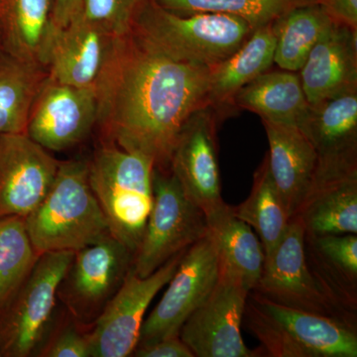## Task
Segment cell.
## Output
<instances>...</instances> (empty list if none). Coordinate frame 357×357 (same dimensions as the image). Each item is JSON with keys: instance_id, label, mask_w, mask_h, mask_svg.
<instances>
[{"instance_id": "obj_20", "label": "cell", "mask_w": 357, "mask_h": 357, "mask_svg": "<svg viewBox=\"0 0 357 357\" xmlns=\"http://www.w3.org/2000/svg\"><path fill=\"white\" fill-rule=\"evenodd\" d=\"M55 0H0V47L25 62L47 69L59 30Z\"/></svg>"}, {"instance_id": "obj_8", "label": "cell", "mask_w": 357, "mask_h": 357, "mask_svg": "<svg viewBox=\"0 0 357 357\" xmlns=\"http://www.w3.org/2000/svg\"><path fill=\"white\" fill-rule=\"evenodd\" d=\"M283 306L344 321L357 328V319L333 302L307 266L305 229L299 218H291L280 243L264 260L255 290Z\"/></svg>"}, {"instance_id": "obj_17", "label": "cell", "mask_w": 357, "mask_h": 357, "mask_svg": "<svg viewBox=\"0 0 357 357\" xmlns=\"http://www.w3.org/2000/svg\"><path fill=\"white\" fill-rule=\"evenodd\" d=\"M117 40L77 15L59 30L47 67L49 77L58 83L96 89Z\"/></svg>"}, {"instance_id": "obj_21", "label": "cell", "mask_w": 357, "mask_h": 357, "mask_svg": "<svg viewBox=\"0 0 357 357\" xmlns=\"http://www.w3.org/2000/svg\"><path fill=\"white\" fill-rule=\"evenodd\" d=\"M206 220L217 251L218 278L234 282L249 292L255 290L265 260L261 241L255 230L236 217L229 204Z\"/></svg>"}, {"instance_id": "obj_30", "label": "cell", "mask_w": 357, "mask_h": 357, "mask_svg": "<svg viewBox=\"0 0 357 357\" xmlns=\"http://www.w3.org/2000/svg\"><path fill=\"white\" fill-rule=\"evenodd\" d=\"M39 256L28 236L24 218H0V307L18 290Z\"/></svg>"}, {"instance_id": "obj_3", "label": "cell", "mask_w": 357, "mask_h": 357, "mask_svg": "<svg viewBox=\"0 0 357 357\" xmlns=\"http://www.w3.org/2000/svg\"><path fill=\"white\" fill-rule=\"evenodd\" d=\"M243 325L260 342L262 356H357V328L277 304L255 291L248 294Z\"/></svg>"}, {"instance_id": "obj_23", "label": "cell", "mask_w": 357, "mask_h": 357, "mask_svg": "<svg viewBox=\"0 0 357 357\" xmlns=\"http://www.w3.org/2000/svg\"><path fill=\"white\" fill-rule=\"evenodd\" d=\"M231 107L249 110L273 122L299 128L309 112L299 73L270 70L263 73L237 91Z\"/></svg>"}, {"instance_id": "obj_5", "label": "cell", "mask_w": 357, "mask_h": 357, "mask_svg": "<svg viewBox=\"0 0 357 357\" xmlns=\"http://www.w3.org/2000/svg\"><path fill=\"white\" fill-rule=\"evenodd\" d=\"M88 166L89 185L110 234L135 255L153 206V161L107 142Z\"/></svg>"}, {"instance_id": "obj_25", "label": "cell", "mask_w": 357, "mask_h": 357, "mask_svg": "<svg viewBox=\"0 0 357 357\" xmlns=\"http://www.w3.org/2000/svg\"><path fill=\"white\" fill-rule=\"evenodd\" d=\"M299 129L318 158L357 156V91L310 105Z\"/></svg>"}, {"instance_id": "obj_12", "label": "cell", "mask_w": 357, "mask_h": 357, "mask_svg": "<svg viewBox=\"0 0 357 357\" xmlns=\"http://www.w3.org/2000/svg\"><path fill=\"white\" fill-rule=\"evenodd\" d=\"M134 253L110 236L75 252L61 287L70 311L83 323L98 318L133 266Z\"/></svg>"}, {"instance_id": "obj_1", "label": "cell", "mask_w": 357, "mask_h": 357, "mask_svg": "<svg viewBox=\"0 0 357 357\" xmlns=\"http://www.w3.org/2000/svg\"><path fill=\"white\" fill-rule=\"evenodd\" d=\"M211 68L164 55L131 30L117 40L96 86L98 122L126 151L170 170L178 134L196 110L208 105Z\"/></svg>"}, {"instance_id": "obj_31", "label": "cell", "mask_w": 357, "mask_h": 357, "mask_svg": "<svg viewBox=\"0 0 357 357\" xmlns=\"http://www.w3.org/2000/svg\"><path fill=\"white\" fill-rule=\"evenodd\" d=\"M144 0H82L79 15L89 23L121 38L131 32Z\"/></svg>"}, {"instance_id": "obj_18", "label": "cell", "mask_w": 357, "mask_h": 357, "mask_svg": "<svg viewBox=\"0 0 357 357\" xmlns=\"http://www.w3.org/2000/svg\"><path fill=\"white\" fill-rule=\"evenodd\" d=\"M298 73L310 105L357 91V29L335 21Z\"/></svg>"}, {"instance_id": "obj_26", "label": "cell", "mask_w": 357, "mask_h": 357, "mask_svg": "<svg viewBox=\"0 0 357 357\" xmlns=\"http://www.w3.org/2000/svg\"><path fill=\"white\" fill-rule=\"evenodd\" d=\"M48 75L0 47V134L26 133L33 102Z\"/></svg>"}, {"instance_id": "obj_24", "label": "cell", "mask_w": 357, "mask_h": 357, "mask_svg": "<svg viewBox=\"0 0 357 357\" xmlns=\"http://www.w3.org/2000/svg\"><path fill=\"white\" fill-rule=\"evenodd\" d=\"M273 22L257 28L232 55L211 68L208 105L218 112L231 107L239 89L274 65Z\"/></svg>"}, {"instance_id": "obj_35", "label": "cell", "mask_w": 357, "mask_h": 357, "mask_svg": "<svg viewBox=\"0 0 357 357\" xmlns=\"http://www.w3.org/2000/svg\"><path fill=\"white\" fill-rule=\"evenodd\" d=\"M82 0H55L53 21L57 30L63 29L75 20L81 10Z\"/></svg>"}, {"instance_id": "obj_29", "label": "cell", "mask_w": 357, "mask_h": 357, "mask_svg": "<svg viewBox=\"0 0 357 357\" xmlns=\"http://www.w3.org/2000/svg\"><path fill=\"white\" fill-rule=\"evenodd\" d=\"M178 14L222 13L248 21L253 29L269 24L296 7L321 3V0H151Z\"/></svg>"}, {"instance_id": "obj_2", "label": "cell", "mask_w": 357, "mask_h": 357, "mask_svg": "<svg viewBox=\"0 0 357 357\" xmlns=\"http://www.w3.org/2000/svg\"><path fill=\"white\" fill-rule=\"evenodd\" d=\"M36 252L76 251L112 236L89 182L88 163L59 164L57 175L38 208L24 218Z\"/></svg>"}, {"instance_id": "obj_9", "label": "cell", "mask_w": 357, "mask_h": 357, "mask_svg": "<svg viewBox=\"0 0 357 357\" xmlns=\"http://www.w3.org/2000/svg\"><path fill=\"white\" fill-rule=\"evenodd\" d=\"M185 250L173 256L144 278L137 276L131 268L121 287L103 307L93 331L86 335L91 357H126L132 354L148 307L171 280Z\"/></svg>"}, {"instance_id": "obj_22", "label": "cell", "mask_w": 357, "mask_h": 357, "mask_svg": "<svg viewBox=\"0 0 357 357\" xmlns=\"http://www.w3.org/2000/svg\"><path fill=\"white\" fill-rule=\"evenodd\" d=\"M307 266L342 311L357 319V236L305 234Z\"/></svg>"}, {"instance_id": "obj_4", "label": "cell", "mask_w": 357, "mask_h": 357, "mask_svg": "<svg viewBox=\"0 0 357 357\" xmlns=\"http://www.w3.org/2000/svg\"><path fill=\"white\" fill-rule=\"evenodd\" d=\"M252 26L222 13L178 15L144 0L132 31L164 55L180 62L211 68L234 53L249 38Z\"/></svg>"}, {"instance_id": "obj_33", "label": "cell", "mask_w": 357, "mask_h": 357, "mask_svg": "<svg viewBox=\"0 0 357 357\" xmlns=\"http://www.w3.org/2000/svg\"><path fill=\"white\" fill-rule=\"evenodd\" d=\"M131 356L136 357H195L180 337L164 338L152 344L137 345Z\"/></svg>"}, {"instance_id": "obj_14", "label": "cell", "mask_w": 357, "mask_h": 357, "mask_svg": "<svg viewBox=\"0 0 357 357\" xmlns=\"http://www.w3.org/2000/svg\"><path fill=\"white\" fill-rule=\"evenodd\" d=\"M98 122L95 89L77 88L47 77L33 102L26 134L48 151L76 146Z\"/></svg>"}, {"instance_id": "obj_10", "label": "cell", "mask_w": 357, "mask_h": 357, "mask_svg": "<svg viewBox=\"0 0 357 357\" xmlns=\"http://www.w3.org/2000/svg\"><path fill=\"white\" fill-rule=\"evenodd\" d=\"M218 277L217 251L208 232L185 251L163 297L144 319L137 345L178 337L187 319L213 292Z\"/></svg>"}, {"instance_id": "obj_27", "label": "cell", "mask_w": 357, "mask_h": 357, "mask_svg": "<svg viewBox=\"0 0 357 357\" xmlns=\"http://www.w3.org/2000/svg\"><path fill=\"white\" fill-rule=\"evenodd\" d=\"M335 21L321 3L296 7L275 20L274 64L299 72L314 45Z\"/></svg>"}, {"instance_id": "obj_32", "label": "cell", "mask_w": 357, "mask_h": 357, "mask_svg": "<svg viewBox=\"0 0 357 357\" xmlns=\"http://www.w3.org/2000/svg\"><path fill=\"white\" fill-rule=\"evenodd\" d=\"M44 356L49 357H91L89 340L76 330L69 328L58 335L47 347Z\"/></svg>"}, {"instance_id": "obj_7", "label": "cell", "mask_w": 357, "mask_h": 357, "mask_svg": "<svg viewBox=\"0 0 357 357\" xmlns=\"http://www.w3.org/2000/svg\"><path fill=\"white\" fill-rule=\"evenodd\" d=\"M152 188L153 206L132 266L141 278L153 273L208 232L204 211L185 195L171 170L154 167Z\"/></svg>"}, {"instance_id": "obj_13", "label": "cell", "mask_w": 357, "mask_h": 357, "mask_svg": "<svg viewBox=\"0 0 357 357\" xmlns=\"http://www.w3.org/2000/svg\"><path fill=\"white\" fill-rule=\"evenodd\" d=\"M249 291L234 282L218 278L206 301L181 328L178 337L196 357H260L261 349H250L241 335Z\"/></svg>"}, {"instance_id": "obj_19", "label": "cell", "mask_w": 357, "mask_h": 357, "mask_svg": "<svg viewBox=\"0 0 357 357\" xmlns=\"http://www.w3.org/2000/svg\"><path fill=\"white\" fill-rule=\"evenodd\" d=\"M262 123L269 143L270 171L291 220L311 185L318 153L299 128L273 122Z\"/></svg>"}, {"instance_id": "obj_11", "label": "cell", "mask_w": 357, "mask_h": 357, "mask_svg": "<svg viewBox=\"0 0 357 357\" xmlns=\"http://www.w3.org/2000/svg\"><path fill=\"white\" fill-rule=\"evenodd\" d=\"M218 114L211 105L196 110L178 134L170 162L171 172L206 218L227 204L218 164Z\"/></svg>"}, {"instance_id": "obj_6", "label": "cell", "mask_w": 357, "mask_h": 357, "mask_svg": "<svg viewBox=\"0 0 357 357\" xmlns=\"http://www.w3.org/2000/svg\"><path fill=\"white\" fill-rule=\"evenodd\" d=\"M74 256L73 251L42 253L18 290L0 307V356L27 357L38 349Z\"/></svg>"}, {"instance_id": "obj_16", "label": "cell", "mask_w": 357, "mask_h": 357, "mask_svg": "<svg viewBox=\"0 0 357 357\" xmlns=\"http://www.w3.org/2000/svg\"><path fill=\"white\" fill-rule=\"evenodd\" d=\"M59 164L27 134H0V218H25L36 210L55 180Z\"/></svg>"}, {"instance_id": "obj_28", "label": "cell", "mask_w": 357, "mask_h": 357, "mask_svg": "<svg viewBox=\"0 0 357 357\" xmlns=\"http://www.w3.org/2000/svg\"><path fill=\"white\" fill-rule=\"evenodd\" d=\"M234 215L248 223L261 241L265 258L280 243L290 218L270 171L267 154L253 177L248 198L232 206Z\"/></svg>"}, {"instance_id": "obj_15", "label": "cell", "mask_w": 357, "mask_h": 357, "mask_svg": "<svg viewBox=\"0 0 357 357\" xmlns=\"http://www.w3.org/2000/svg\"><path fill=\"white\" fill-rule=\"evenodd\" d=\"M295 217L310 236L357 234V156L318 158Z\"/></svg>"}, {"instance_id": "obj_34", "label": "cell", "mask_w": 357, "mask_h": 357, "mask_svg": "<svg viewBox=\"0 0 357 357\" xmlns=\"http://www.w3.org/2000/svg\"><path fill=\"white\" fill-rule=\"evenodd\" d=\"M321 4L333 20L357 29V0H321Z\"/></svg>"}]
</instances>
